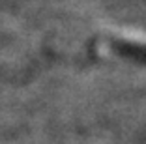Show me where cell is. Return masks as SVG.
<instances>
[{"mask_svg": "<svg viewBox=\"0 0 146 144\" xmlns=\"http://www.w3.org/2000/svg\"><path fill=\"white\" fill-rule=\"evenodd\" d=\"M107 49L116 52L122 58L135 60L139 64H146V43L131 41V39H109Z\"/></svg>", "mask_w": 146, "mask_h": 144, "instance_id": "6da1fadb", "label": "cell"}]
</instances>
